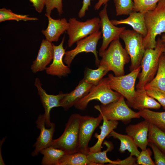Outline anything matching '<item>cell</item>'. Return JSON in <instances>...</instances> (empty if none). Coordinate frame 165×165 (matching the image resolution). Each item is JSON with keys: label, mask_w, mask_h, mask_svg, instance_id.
Instances as JSON below:
<instances>
[{"label": "cell", "mask_w": 165, "mask_h": 165, "mask_svg": "<svg viewBox=\"0 0 165 165\" xmlns=\"http://www.w3.org/2000/svg\"><path fill=\"white\" fill-rule=\"evenodd\" d=\"M160 0H133V12L145 13L154 10Z\"/></svg>", "instance_id": "32"}, {"label": "cell", "mask_w": 165, "mask_h": 165, "mask_svg": "<svg viewBox=\"0 0 165 165\" xmlns=\"http://www.w3.org/2000/svg\"><path fill=\"white\" fill-rule=\"evenodd\" d=\"M81 116L77 113L72 114L65 124L63 134L57 139H53L50 146L61 149L67 154L78 152Z\"/></svg>", "instance_id": "2"}, {"label": "cell", "mask_w": 165, "mask_h": 165, "mask_svg": "<svg viewBox=\"0 0 165 165\" xmlns=\"http://www.w3.org/2000/svg\"><path fill=\"white\" fill-rule=\"evenodd\" d=\"M150 123L145 120L135 124L130 125L126 128L127 134L131 137L141 150L147 148L148 144V134Z\"/></svg>", "instance_id": "17"}, {"label": "cell", "mask_w": 165, "mask_h": 165, "mask_svg": "<svg viewBox=\"0 0 165 165\" xmlns=\"http://www.w3.org/2000/svg\"><path fill=\"white\" fill-rule=\"evenodd\" d=\"M107 6V4H105L99 13L100 28L103 38L102 44L99 50L100 57L112 41L119 38L121 34L126 29L125 27H118L112 24L108 15Z\"/></svg>", "instance_id": "11"}, {"label": "cell", "mask_w": 165, "mask_h": 165, "mask_svg": "<svg viewBox=\"0 0 165 165\" xmlns=\"http://www.w3.org/2000/svg\"><path fill=\"white\" fill-rule=\"evenodd\" d=\"M67 30L68 35V46L70 47L78 41L98 31L100 28V18L95 17L85 22L77 20L76 18H70Z\"/></svg>", "instance_id": "9"}, {"label": "cell", "mask_w": 165, "mask_h": 165, "mask_svg": "<svg viewBox=\"0 0 165 165\" xmlns=\"http://www.w3.org/2000/svg\"><path fill=\"white\" fill-rule=\"evenodd\" d=\"M121 95L111 89L108 77L103 78L97 84L93 86L89 92L78 101L74 106L79 110H83L91 101L97 100L102 105H106L117 101Z\"/></svg>", "instance_id": "5"}, {"label": "cell", "mask_w": 165, "mask_h": 165, "mask_svg": "<svg viewBox=\"0 0 165 165\" xmlns=\"http://www.w3.org/2000/svg\"><path fill=\"white\" fill-rule=\"evenodd\" d=\"M116 15H129L133 11V0H114Z\"/></svg>", "instance_id": "33"}, {"label": "cell", "mask_w": 165, "mask_h": 165, "mask_svg": "<svg viewBox=\"0 0 165 165\" xmlns=\"http://www.w3.org/2000/svg\"><path fill=\"white\" fill-rule=\"evenodd\" d=\"M35 85L37 88L38 94L44 108L45 112L44 114L46 126V127H49L52 123L50 120V112L53 108L60 107L61 100L65 94L60 93L57 95L47 94L46 91L42 88L40 80L38 78L35 79Z\"/></svg>", "instance_id": "14"}, {"label": "cell", "mask_w": 165, "mask_h": 165, "mask_svg": "<svg viewBox=\"0 0 165 165\" xmlns=\"http://www.w3.org/2000/svg\"><path fill=\"white\" fill-rule=\"evenodd\" d=\"M148 145L153 152L155 165H165V154L154 143L148 142Z\"/></svg>", "instance_id": "36"}, {"label": "cell", "mask_w": 165, "mask_h": 165, "mask_svg": "<svg viewBox=\"0 0 165 165\" xmlns=\"http://www.w3.org/2000/svg\"><path fill=\"white\" fill-rule=\"evenodd\" d=\"M109 71L108 68L105 65H100L97 69L94 70L87 67L84 71L83 79L86 82L95 86L99 83Z\"/></svg>", "instance_id": "29"}, {"label": "cell", "mask_w": 165, "mask_h": 165, "mask_svg": "<svg viewBox=\"0 0 165 165\" xmlns=\"http://www.w3.org/2000/svg\"><path fill=\"white\" fill-rule=\"evenodd\" d=\"M95 165L88 160L87 155L80 152L65 154L60 159L57 165Z\"/></svg>", "instance_id": "26"}, {"label": "cell", "mask_w": 165, "mask_h": 165, "mask_svg": "<svg viewBox=\"0 0 165 165\" xmlns=\"http://www.w3.org/2000/svg\"><path fill=\"white\" fill-rule=\"evenodd\" d=\"M64 37L61 43L57 46L53 44V57L52 63L46 69L47 74L59 77L67 75L71 72L70 67L64 64L63 59L65 55V49L63 47L64 40Z\"/></svg>", "instance_id": "15"}, {"label": "cell", "mask_w": 165, "mask_h": 165, "mask_svg": "<svg viewBox=\"0 0 165 165\" xmlns=\"http://www.w3.org/2000/svg\"><path fill=\"white\" fill-rule=\"evenodd\" d=\"M145 22L147 30L143 43L145 49H154L156 47V37L165 34V1L160 0L156 8L145 13Z\"/></svg>", "instance_id": "1"}, {"label": "cell", "mask_w": 165, "mask_h": 165, "mask_svg": "<svg viewBox=\"0 0 165 165\" xmlns=\"http://www.w3.org/2000/svg\"><path fill=\"white\" fill-rule=\"evenodd\" d=\"M161 39L163 42L165 43V34H163L161 36Z\"/></svg>", "instance_id": "42"}, {"label": "cell", "mask_w": 165, "mask_h": 165, "mask_svg": "<svg viewBox=\"0 0 165 165\" xmlns=\"http://www.w3.org/2000/svg\"><path fill=\"white\" fill-rule=\"evenodd\" d=\"M108 137H112L119 139L120 142L119 151L121 153L127 150L130 153V155L138 157L140 153L138 149V146L132 138L129 135H124L113 130Z\"/></svg>", "instance_id": "24"}, {"label": "cell", "mask_w": 165, "mask_h": 165, "mask_svg": "<svg viewBox=\"0 0 165 165\" xmlns=\"http://www.w3.org/2000/svg\"><path fill=\"white\" fill-rule=\"evenodd\" d=\"M141 70L140 65L126 75L116 76L112 74L108 75V83L111 89L123 96L130 106L135 95L136 81Z\"/></svg>", "instance_id": "8"}, {"label": "cell", "mask_w": 165, "mask_h": 165, "mask_svg": "<svg viewBox=\"0 0 165 165\" xmlns=\"http://www.w3.org/2000/svg\"><path fill=\"white\" fill-rule=\"evenodd\" d=\"M163 53L165 55V53Z\"/></svg>", "instance_id": "44"}, {"label": "cell", "mask_w": 165, "mask_h": 165, "mask_svg": "<svg viewBox=\"0 0 165 165\" xmlns=\"http://www.w3.org/2000/svg\"><path fill=\"white\" fill-rule=\"evenodd\" d=\"M131 106L139 111L144 109H159L160 104L154 98L149 96L145 88L137 89L135 96Z\"/></svg>", "instance_id": "21"}, {"label": "cell", "mask_w": 165, "mask_h": 165, "mask_svg": "<svg viewBox=\"0 0 165 165\" xmlns=\"http://www.w3.org/2000/svg\"><path fill=\"white\" fill-rule=\"evenodd\" d=\"M136 160L135 158L130 155V156L125 160L115 161V165H137L135 162Z\"/></svg>", "instance_id": "38"}, {"label": "cell", "mask_w": 165, "mask_h": 165, "mask_svg": "<svg viewBox=\"0 0 165 165\" xmlns=\"http://www.w3.org/2000/svg\"><path fill=\"white\" fill-rule=\"evenodd\" d=\"M165 43H164V48L163 49V53H165Z\"/></svg>", "instance_id": "43"}, {"label": "cell", "mask_w": 165, "mask_h": 165, "mask_svg": "<svg viewBox=\"0 0 165 165\" xmlns=\"http://www.w3.org/2000/svg\"><path fill=\"white\" fill-rule=\"evenodd\" d=\"M103 117L101 114L98 116H81L79 134V152L86 155L89 152L88 143L96 128L99 125Z\"/></svg>", "instance_id": "12"}, {"label": "cell", "mask_w": 165, "mask_h": 165, "mask_svg": "<svg viewBox=\"0 0 165 165\" xmlns=\"http://www.w3.org/2000/svg\"><path fill=\"white\" fill-rule=\"evenodd\" d=\"M157 42L155 48L145 50L141 63V71L138 77V82L136 86V89L144 88L156 74L160 58L163 53L164 45L160 37L158 38Z\"/></svg>", "instance_id": "3"}, {"label": "cell", "mask_w": 165, "mask_h": 165, "mask_svg": "<svg viewBox=\"0 0 165 165\" xmlns=\"http://www.w3.org/2000/svg\"><path fill=\"white\" fill-rule=\"evenodd\" d=\"M36 123L37 128L40 130V133L33 145L35 149L31 154L33 157L38 155L43 149L50 146L55 129V125L53 123L49 128H46L44 114L38 116Z\"/></svg>", "instance_id": "13"}, {"label": "cell", "mask_w": 165, "mask_h": 165, "mask_svg": "<svg viewBox=\"0 0 165 165\" xmlns=\"http://www.w3.org/2000/svg\"></svg>", "instance_id": "45"}, {"label": "cell", "mask_w": 165, "mask_h": 165, "mask_svg": "<svg viewBox=\"0 0 165 165\" xmlns=\"http://www.w3.org/2000/svg\"><path fill=\"white\" fill-rule=\"evenodd\" d=\"M53 57V49L52 42L43 39L41 43L37 57L33 62L31 69L34 73L46 70Z\"/></svg>", "instance_id": "16"}, {"label": "cell", "mask_w": 165, "mask_h": 165, "mask_svg": "<svg viewBox=\"0 0 165 165\" xmlns=\"http://www.w3.org/2000/svg\"><path fill=\"white\" fill-rule=\"evenodd\" d=\"M46 14L50 15L52 11L56 8L60 16L63 13L62 0H46L45 4Z\"/></svg>", "instance_id": "35"}, {"label": "cell", "mask_w": 165, "mask_h": 165, "mask_svg": "<svg viewBox=\"0 0 165 165\" xmlns=\"http://www.w3.org/2000/svg\"><path fill=\"white\" fill-rule=\"evenodd\" d=\"M90 0H83L82 7L78 13V16L81 18L85 15L86 12L89 9V6H90Z\"/></svg>", "instance_id": "40"}, {"label": "cell", "mask_w": 165, "mask_h": 165, "mask_svg": "<svg viewBox=\"0 0 165 165\" xmlns=\"http://www.w3.org/2000/svg\"><path fill=\"white\" fill-rule=\"evenodd\" d=\"M32 4L36 10L41 13L45 4L46 0H29Z\"/></svg>", "instance_id": "39"}, {"label": "cell", "mask_w": 165, "mask_h": 165, "mask_svg": "<svg viewBox=\"0 0 165 165\" xmlns=\"http://www.w3.org/2000/svg\"><path fill=\"white\" fill-rule=\"evenodd\" d=\"M38 19L36 17H29L28 15L15 13L10 9L5 8L0 9V22L10 20L19 21L20 20H35Z\"/></svg>", "instance_id": "31"}, {"label": "cell", "mask_w": 165, "mask_h": 165, "mask_svg": "<svg viewBox=\"0 0 165 165\" xmlns=\"http://www.w3.org/2000/svg\"><path fill=\"white\" fill-rule=\"evenodd\" d=\"M147 94L156 100L165 110V93L156 90H147Z\"/></svg>", "instance_id": "37"}, {"label": "cell", "mask_w": 165, "mask_h": 165, "mask_svg": "<svg viewBox=\"0 0 165 165\" xmlns=\"http://www.w3.org/2000/svg\"><path fill=\"white\" fill-rule=\"evenodd\" d=\"M144 37L135 31L124 29L119 36L123 41L125 49L131 61L130 70L131 71L141 65L145 49L143 43Z\"/></svg>", "instance_id": "7"}, {"label": "cell", "mask_w": 165, "mask_h": 165, "mask_svg": "<svg viewBox=\"0 0 165 165\" xmlns=\"http://www.w3.org/2000/svg\"><path fill=\"white\" fill-rule=\"evenodd\" d=\"M101 57L102 58L100 60L99 65L106 66L109 71H112L116 76L124 75V66L130 60L129 55L123 47L119 38L112 41Z\"/></svg>", "instance_id": "4"}, {"label": "cell", "mask_w": 165, "mask_h": 165, "mask_svg": "<svg viewBox=\"0 0 165 165\" xmlns=\"http://www.w3.org/2000/svg\"><path fill=\"white\" fill-rule=\"evenodd\" d=\"M42 165H57L60 159L66 153L62 150L50 146L42 150Z\"/></svg>", "instance_id": "27"}, {"label": "cell", "mask_w": 165, "mask_h": 165, "mask_svg": "<svg viewBox=\"0 0 165 165\" xmlns=\"http://www.w3.org/2000/svg\"><path fill=\"white\" fill-rule=\"evenodd\" d=\"M101 32L98 31L76 42V46L73 49L66 51L63 59L64 62L69 67L75 57L82 53L91 52L95 57V63L99 66L100 60L99 59L96 50L97 44L101 37Z\"/></svg>", "instance_id": "10"}, {"label": "cell", "mask_w": 165, "mask_h": 165, "mask_svg": "<svg viewBox=\"0 0 165 165\" xmlns=\"http://www.w3.org/2000/svg\"><path fill=\"white\" fill-rule=\"evenodd\" d=\"M146 90H156L165 93V55L160 56L158 69L153 79L144 87Z\"/></svg>", "instance_id": "23"}, {"label": "cell", "mask_w": 165, "mask_h": 165, "mask_svg": "<svg viewBox=\"0 0 165 165\" xmlns=\"http://www.w3.org/2000/svg\"><path fill=\"white\" fill-rule=\"evenodd\" d=\"M94 108L108 120L121 121L124 123L131 119L141 117L138 112L132 110L126 103L122 95L117 101L106 105H96Z\"/></svg>", "instance_id": "6"}, {"label": "cell", "mask_w": 165, "mask_h": 165, "mask_svg": "<svg viewBox=\"0 0 165 165\" xmlns=\"http://www.w3.org/2000/svg\"><path fill=\"white\" fill-rule=\"evenodd\" d=\"M148 139V142L154 143L165 154V131L150 123Z\"/></svg>", "instance_id": "30"}, {"label": "cell", "mask_w": 165, "mask_h": 165, "mask_svg": "<svg viewBox=\"0 0 165 165\" xmlns=\"http://www.w3.org/2000/svg\"><path fill=\"white\" fill-rule=\"evenodd\" d=\"M93 86L83 79L74 90L69 93L65 94L61 100L60 107L63 108L65 111L68 110L86 95Z\"/></svg>", "instance_id": "18"}, {"label": "cell", "mask_w": 165, "mask_h": 165, "mask_svg": "<svg viewBox=\"0 0 165 165\" xmlns=\"http://www.w3.org/2000/svg\"><path fill=\"white\" fill-rule=\"evenodd\" d=\"M138 112L141 117L165 131V112H156L146 109Z\"/></svg>", "instance_id": "25"}, {"label": "cell", "mask_w": 165, "mask_h": 165, "mask_svg": "<svg viewBox=\"0 0 165 165\" xmlns=\"http://www.w3.org/2000/svg\"><path fill=\"white\" fill-rule=\"evenodd\" d=\"M104 144L107 147L106 150L97 152H89L86 155L88 160L95 165H103L107 163H109L110 165H114L115 161L110 160L107 156V152L113 149L112 144L107 141H105Z\"/></svg>", "instance_id": "28"}, {"label": "cell", "mask_w": 165, "mask_h": 165, "mask_svg": "<svg viewBox=\"0 0 165 165\" xmlns=\"http://www.w3.org/2000/svg\"><path fill=\"white\" fill-rule=\"evenodd\" d=\"M145 13L133 12L127 18L119 20H111L115 25L127 24L132 27L134 30L141 34L144 37L147 34V30L145 22Z\"/></svg>", "instance_id": "20"}, {"label": "cell", "mask_w": 165, "mask_h": 165, "mask_svg": "<svg viewBox=\"0 0 165 165\" xmlns=\"http://www.w3.org/2000/svg\"><path fill=\"white\" fill-rule=\"evenodd\" d=\"M102 116L103 123L102 125L100 127V133L99 134L96 133L94 135V137L97 138V141L93 146L89 147L88 153L101 151L102 145L105 138L116 128L118 125L117 121L108 120L104 116Z\"/></svg>", "instance_id": "22"}, {"label": "cell", "mask_w": 165, "mask_h": 165, "mask_svg": "<svg viewBox=\"0 0 165 165\" xmlns=\"http://www.w3.org/2000/svg\"><path fill=\"white\" fill-rule=\"evenodd\" d=\"M109 0H99L94 6L95 10H98L103 5L107 4Z\"/></svg>", "instance_id": "41"}, {"label": "cell", "mask_w": 165, "mask_h": 165, "mask_svg": "<svg viewBox=\"0 0 165 165\" xmlns=\"http://www.w3.org/2000/svg\"><path fill=\"white\" fill-rule=\"evenodd\" d=\"M45 15L48 19V25L46 29L42 32L47 40L51 42L57 41L60 35L67 30L68 22L65 18L55 19L50 15L46 13Z\"/></svg>", "instance_id": "19"}, {"label": "cell", "mask_w": 165, "mask_h": 165, "mask_svg": "<svg viewBox=\"0 0 165 165\" xmlns=\"http://www.w3.org/2000/svg\"><path fill=\"white\" fill-rule=\"evenodd\" d=\"M152 152L149 148L142 150L137 157V163L138 165H155V164L151 158Z\"/></svg>", "instance_id": "34"}]
</instances>
